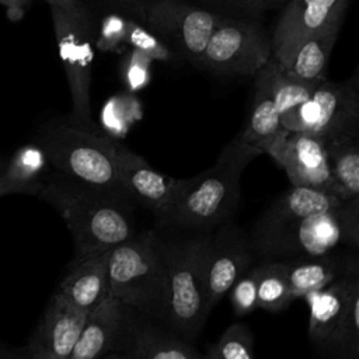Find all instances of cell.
I'll return each instance as SVG.
<instances>
[{
    "instance_id": "obj_23",
    "label": "cell",
    "mask_w": 359,
    "mask_h": 359,
    "mask_svg": "<svg viewBox=\"0 0 359 359\" xmlns=\"http://www.w3.org/2000/svg\"><path fill=\"white\" fill-rule=\"evenodd\" d=\"M132 339V359H203L188 339L150 323L135 328Z\"/></svg>"
},
{
    "instance_id": "obj_29",
    "label": "cell",
    "mask_w": 359,
    "mask_h": 359,
    "mask_svg": "<svg viewBox=\"0 0 359 359\" xmlns=\"http://www.w3.org/2000/svg\"><path fill=\"white\" fill-rule=\"evenodd\" d=\"M229 299L233 307V311L243 317L252 313L258 309V296H257V269L255 264L251 265L230 287Z\"/></svg>"
},
{
    "instance_id": "obj_32",
    "label": "cell",
    "mask_w": 359,
    "mask_h": 359,
    "mask_svg": "<svg viewBox=\"0 0 359 359\" xmlns=\"http://www.w3.org/2000/svg\"><path fill=\"white\" fill-rule=\"evenodd\" d=\"M128 20L116 14H109L102 18L95 38V46L104 52L118 50L126 43Z\"/></svg>"
},
{
    "instance_id": "obj_10",
    "label": "cell",
    "mask_w": 359,
    "mask_h": 359,
    "mask_svg": "<svg viewBox=\"0 0 359 359\" xmlns=\"http://www.w3.org/2000/svg\"><path fill=\"white\" fill-rule=\"evenodd\" d=\"M255 264L251 240L233 219L210 230L203 255L205 310L208 316L233 283Z\"/></svg>"
},
{
    "instance_id": "obj_15",
    "label": "cell",
    "mask_w": 359,
    "mask_h": 359,
    "mask_svg": "<svg viewBox=\"0 0 359 359\" xmlns=\"http://www.w3.org/2000/svg\"><path fill=\"white\" fill-rule=\"evenodd\" d=\"M87 314L55 292L25 346L28 359H69Z\"/></svg>"
},
{
    "instance_id": "obj_34",
    "label": "cell",
    "mask_w": 359,
    "mask_h": 359,
    "mask_svg": "<svg viewBox=\"0 0 359 359\" xmlns=\"http://www.w3.org/2000/svg\"><path fill=\"white\" fill-rule=\"evenodd\" d=\"M0 3L8 8V11L11 13V18L17 20L22 15L25 7L31 3V0H0Z\"/></svg>"
},
{
    "instance_id": "obj_1",
    "label": "cell",
    "mask_w": 359,
    "mask_h": 359,
    "mask_svg": "<svg viewBox=\"0 0 359 359\" xmlns=\"http://www.w3.org/2000/svg\"><path fill=\"white\" fill-rule=\"evenodd\" d=\"M36 196L52 205L66 223L73 259L109 251L136 233L133 199L125 191L88 187L53 171L46 174Z\"/></svg>"
},
{
    "instance_id": "obj_35",
    "label": "cell",
    "mask_w": 359,
    "mask_h": 359,
    "mask_svg": "<svg viewBox=\"0 0 359 359\" xmlns=\"http://www.w3.org/2000/svg\"><path fill=\"white\" fill-rule=\"evenodd\" d=\"M0 359H28V355L25 346L15 349L0 341Z\"/></svg>"
},
{
    "instance_id": "obj_33",
    "label": "cell",
    "mask_w": 359,
    "mask_h": 359,
    "mask_svg": "<svg viewBox=\"0 0 359 359\" xmlns=\"http://www.w3.org/2000/svg\"><path fill=\"white\" fill-rule=\"evenodd\" d=\"M8 194H21V189L8 174V163L0 158V196Z\"/></svg>"
},
{
    "instance_id": "obj_16",
    "label": "cell",
    "mask_w": 359,
    "mask_h": 359,
    "mask_svg": "<svg viewBox=\"0 0 359 359\" xmlns=\"http://www.w3.org/2000/svg\"><path fill=\"white\" fill-rule=\"evenodd\" d=\"M128 310L122 302L107 297L91 310L69 359H104L112 352H119L128 324Z\"/></svg>"
},
{
    "instance_id": "obj_7",
    "label": "cell",
    "mask_w": 359,
    "mask_h": 359,
    "mask_svg": "<svg viewBox=\"0 0 359 359\" xmlns=\"http://www.w3.org/2000/svg\"><path fill=\"white\" fill-rule=\"evenodd\" d=\"M310 339L338 359L359 356V275L306 293Z\"/></svg>"
},
{
    "instance_id": "obj_3",
    "label": "cell",
    "mask_w": 359,
    "mask_h": 359,
    "mask_svg": "<svg viewBox=\"0 0 359 359\" xmlns=\"http://www.w3.org/2000/svg\"><path fill=\"white\" fill-rule=\"evenodd\" d=\"M165 264L167 314L170 328L191 341L202 330L205 310L203 255L209 237L205 230L156 229Z\"/></svg>"
},
{
    "instance_id": "obj_4",
    "label": "cell",
    "mask_w": 359,
    "mask_h": 359,
    "mask_svg": "<svg viewBox=\"0 0 359 359\" xmlns=\"http://www.w3.org/2000/svg\"><path fill=\"white\" fill-rule=\"evenodd\" d=\"M108 297L165 321V264L156 229L136 231L108 251Z\"/></svg>"
},
{
    "instance_id": "obj_30",
    "label": "cell",
    "mask_w": 359,
    "mask_h": 359,
    "mask_svg": "<svg viewBox=\"0 0 359 359\" xmlns=\"http://www.w3.org/2000/svg\"><path fill=\"white\" fill-rule=\"evenodd\" d=\"M126 43L130 45L132 49H137L146 53L153 60L168 62L172 57L171 50L156 35L130 20H128Z\"/></svg>"
},
{
    "instance_id": "obj_21",
    "label": "cell",
    "mask_w": 359,
    "mask_h": 359,
    "mask_svg": "<svg viewBox=\"0 0 359 359\" xmlns=\"http://www.w3.org/2000/svg\"><path fill=\"white\" fill-rule=\"evenodd\" d=\"M346 10L338 11L324 28L317 34L306 39L297 50L293 53L292 59L286 66H283L289 73L304 80H320L325 79L324 70L338 38L341 24L344 21Z\"/></svg>"
},
{
    "instance_id": "obj_9",
    "label": "cell",
    "mask_w": 359,
    "mask_h": 359,
    "mask_svg": "<svg viewBox=\"0 0 359 359\" xmlns=\"http://www.w3.org/2000/svg\"><path fill=\"white\" fill-rule=\"evenodd\" d=\"M358 73L349 80L321 81L314 93L296 108L280 115L283 129L330 140L359 133Z\"/></svg>"
},
{
    "instance_id": "obj_37",
    "label": "cell",
    "mask_w": 359,
    "mask_h": 359,
    "mask_svg": "<svg viewBox=\"0 0 359 359\" xmlns=\"http://www.w3.org/2000/svg\"><path fill=\"white\" fill-rule=\"evenodd\" d=\"M104 359H132L129 352H112L109 355H107Z\"/></svg>"
},
{
    "instance_id": "obj_19",
    "label": "cell",
    "mask_w": 359,
    "mask_h": 359,
    "mask_svg": "<svg viewBox=\"0 0 359 359\" xmlns=\"http://www.w3.org/2000/svg\"><path fill=\"white\" fill-rule=\"evenodd\" d=\"M149 11V18L156 27L175 34L188 53L199 59L220 21L216 14L208 10L189 7L171 0L158 1Z\"/></svg>"
},
{
    "instance_id": "obj_18",
    "label": "cell",
    "mask_w": 359,
    "mask_h": 359,
    "mask_svg": "<svg viewBox=\"0 0 359 359\" xmlns=\"http://www.w3.org/2000/svg\"><path fill=\"white\" fill-rule=\"evenodd\" d=\"M282 264L294 300L309 292L324 289L341 278L359 275L358 257L342 250L318 257L285 259Z\"/></svg>"
},
{
    "instance_id": "obj_20",
    "label": "cell",
    "mask_w": 359,
    "mask_h": 359,
    "mask_svg": "<svg viewBox=\"0 0 359 359\" xmlns=\"http://www.w3.org/2000/svg\"><path fill=\"white\" fill-rule=\"evenodd\" d=\"M108 251L72 259L56 293L70 306L90 313L108 297Z\"/></svg>"
},
{
    "instance_id": "obj_31",
    "label": "cell",
    "mask_w": 359,
    "mask_h": 359,
    "mask_svg": "<svg viewBox=\"0 0 359 359\" xmlns=\"http://www.w3.org/2000/svg\"><path fill=\"white\" fill-rule=\"evenodd\" d=\"M153 59L146 53L132 49L122 66V81L128 93L135 94L150 83V66Z\"/></svg>"
},
{
    "instance_id": "obj_6",
    "label": "cell",
    "mask_w": 359,
    "mask_h": 359,
    "mask_svg": "<svg viewBox=\"0 0 359 359\" xmlns=\"http://www.w3.org/2000/svg\"><path fill=\"white\" fill-rule=\"evenodd\" d=\"M251 240V238H250ZM359 244V198L306 216L268 236L251 240L259 261H285L324 255L341 245Z\"/></svg>"
},
{
    "instance_id": "obj_8",
    "label": "cell",
    "mask_w": 359,
    "mask_h": 359,
    "mask_svg": "<svg viewBox=\"0 0 359 359\" xmlns=\"http://www.w3.org/2000/svg\"><path fill=\"white\" fill-rule=\"evenodd\" d=\"M59 55L65 67L70 98V119L81 126L97 129L91 119V65L93 28L83 4L76 7H50Z\"/></svg>"
},
{
    "instance_id": "obj_12",
    "label": "cell",
    "mask_w": 359,
    "mask_h": 359,
    "mask_svg": "<svg viewBox=\"0 0 359 359\" xmlns=\"http://www.w3.org/2000/svg\"><path fill=\"white\" fill-rule=\"evenodd\" d=\"M266 154L283 168L292 185L335 194L324 139L283 129Z\"/></svg>"
},
{
    "instance_id": "obj_27",
    "label": "cell",
    "mask_w": 359,
    "mask_h": 359,
    "mask_svg": "<svg viewBox=\"0 0 359 359\" xmlns=\"http://www.w3.org/2000/svg\"><path fill=\"white\" fill-rule=\"evenodd\" d=\"M142 118V107L132 93L116 94L104 104L100 122L101 130L109 137L118 140L123 137L130 126Z\"/></svg>"
},
{
    "instance_id": "obj_17",
    "label": "cell",
    "mask_w": 359,
    "mask_h": 359,
    "mask_svg": "<svg viewBox=\"0 0 359 359\" xmlns=\"http://www.w3.org/2000/svg\"><path fill=\"white\" fill-rule=\"evenodd\" d=\"M342 202L344 201L332 192L292 185L255 220L248 236L251 240L268 236L306 216L332 209Z\"/></svg>"
},
{
    "instance_id": "obj_25",
    "label": "cell",
    "mask_w": 359,
    "mask_h": 359,
    "mask_svg": "<svg viewBox=\"0 0 359 359\" xmlns=\"http://www.w3.org/2000/svg\"><path fill=\"white\" fill-rule=\"evenodd\" d=\"M258 73L264 77L269 94L280 115L303 104L314 93L317 86L325 80L299 79L289 73L273 57H271Z\"/></svg>"
},
{
    "instance_id": "obj_36",
    "label": "cell",
    "mask_w": 359,
    "mask_h": 359,
    "mask_svg": "<svg viewBox=\"0 0 359 359\" xmlns=\"http://www.w3.org/2000/svg\"><path fill=\"white\" fill-rule=\"evenodd\" d=\"M50 7H63V8H69V7H76L80 3V0H45Z\"/></svg>"
},
{
    "instance_id": "obj_14",
    "label": "cell",
    "mask_w": 359,
    "mask_h": 359,
    "mask_svg": "<svg viewBox=\"0 0 359 359\" xmlns=\"http://www.w3.org/2000/svg\"><path fill=\"white\" fill-rule=\"evenodd\" d=\"M349 0H292L279 18L272 42V57L286 66L297 48L317 34Z\"/></svg>"
},
{
    "instance_id": "obj_2",
    "label": "cell",
    "mask_w": 359,
    "mask_h": 359,
    "mask_svg": "<svg viewBox=\"0 0 359 359\" xmlns=\"http://www.w3.org/2000/svg\"><path fill=\"white\" fill-rule=\"evenodd\" d=\"M259 154L237 135L223 147L213 165L184 178L171 203L156 216L157 227L209 231L233 219L240 202L241 175Z\"/></svg>"
},
{
    "instance_id": "obj_13",
    "label": "cell",
    "mask_w": 359,
    "mask_h": 359,
    "mask_svg": "<svg viewBox=\"0 0 359 359\" xmlns=\"http://www.w3.org/2000/svg\"><path fill=\"white\" fill-rule=\"evenodd\" d=\"M116 177L123 191L137 203L158 216L180 191L184 178L178 180L154 170L142 156L119 140L114 144Z\"/></svg>"
},
{
    "instance_id": "obj_11",
    "label": "cell",
    "mask_w": 359,
    "mask_h": 359,
    "mask_svg": "<svg viewBox=\"0 0 359 359\" xmlns=\"http://www.w3.org/2000/svg\"><path fill=\"white\" fill-rule=\"evenodd\" d=\"M271 59V46L250 24L220 20L210 35L201 60L222 73L255 74Z\"/></svg>"
},
{
    "instance_id": "obj_24",
    "label": "cell",
    "mask_w": 359,
    "mask_h": 359,
    "mask_svg": "<svg viewBox=\"0 0 359 359\" xmlns=\"http://www.w3.org/2000/svg\"><path fill=\"white\" fill-rule=\"evenodd\" d=\"M324 142L335 194L342 201L359 198V133Z\"/></svg>"
},
{
    "instance_id": "obj_26",
    "label": "cell",
    "mask_w": 359,
    "mask_h": 359,
    "mask_svg": "<svg viewBox=\"0 0 359 359\" xmlns=\"http://www.w3.org/2000/svg\"><path fill=\"white\" fill-rule=\"evenodd\" d=\"M255 269L258 309L271 313L287 309L294 299L282 261H258L255 262Z\"/></svg>"
},
{
    "instance_id": "obj_22",
    "label": "cell",
    "mask_w": 359,
    "mask_h": 359,
    "mask_svg": "<svg viewBox=\"0 0 359 359\" xmlns=\"http://www.w3.org/2000/svg\"><path fill=\"white\" fill-rule=\"evenodd\" d=\"M282 132L280 114L269 94L264 77L258 73L251 111L238 136L247 144L258 149L261 153H266Z\"/></svg>"
},
{
    "instance_id": "obj_5",
    "label": "cell",
    "mask_w": 359,
    "mask_h": 359,
    "mask_svg": "<svg viewBox=\"0 0 359 359\" xmlns=\"http://www.w3.org/2000/svg\"><path fill=\"white\" fill-rule=\"evenodd\" d=\"M114 144L115 139L101 129L72 119L45 126L36 143L55 172L88 187L123 191L116 177Z\"/></svg>"
},
{
    "instance_id": "obj_38",
    "label": "cell",
    "mask_w": 359,
    "mask_h": 359,
    "mask_svg": "<svg viewBox=\"0 0 359 359\" xmlns=\"http://www.w3.org/2000/svg\"><path fill=\"white\" fill-rule=\"evenodd\" d=\"M252 1H262V0H252Z\"/></svg>"
},
{
    "instance_id": "obj_28",
    "label": "cell",
    "mask_w": 359,
    "mask_h": 359,
    "mask_svg": "<svg viewBox=\"0 0 359 359\" xmlns=\"http://www.w3.org/2000/svg\"><path fill=\"white\" fill-rule=\"evenodd\" d=\"M203 359H257L254 338L244 323H234L203 355Z\"/></svg>"
}]
</instances>
